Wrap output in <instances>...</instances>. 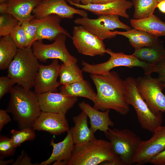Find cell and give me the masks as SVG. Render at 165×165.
I'll list each match as a JSON object with an SVG mask.
<instances>
[{"mask_svg":"<svg viewBox=\"0 0 165 165\" xmlns=\"http://www.w3.org/2000/svg\"><path fill=\"white\" fill-rule=\"evenodd\" d=\"M157 8L162 13L165 14V0L158 2Z\"/></svg>","mask_w":165,"mask_h":165,"instance_id":"b9f144b4","label":"cell"},{"mask_svg":"<svg viewBox=\"0 0 165 165\" xmlns=\"http://www.w3.org/2000/svg\"><path fill=\"white\" fill-rule=\"evenodd\" d=\"M60 66L57 59H53L48 65L40 64L34 87L35 93L57 92V88L60 85L57 81Z\"/></svg>","mask_w":165,"mask_h":165,"instance_id":"5bb4252c","label":"cell"},{"mask_svg":"<svg viewBox=\"0 0 165 165\" xmlns=\"http://www.w3.org/2000/svg\"><path fill=\"white\" fill-rule=\"evenodd\" d=\"M64 113L42 111L32 127L35 130L44 131L54 135L67 132L70 129Z\"/></svg>","mask_w":165,"mask_h":165,"instance_id":"2e32d148","label":"cell"},{"mask_svg":"<svg viewBox=\"0 0 165 165\" xmlns=\"http://www.w3.org/2000/svg\"><path fill=\"white\" fill-rule=\"evenodd\" d=\"M42 0H10L8 2V13L14 16L21 23L30 21L35 17L32 15L35 7Z\"/></svg>","mask_w":165,"mask_h":165,"instance_id":"7402d4cb","label":"cell"},{"mask_svg":"<svg viewBox=\"0 0 165 165\" xmlns=\"http://www.w3.org/2000/svg\"><path fill=\"white\" fill-rule=\"evenodd\" d=\"M134 8V19H139L153 14L158 3L157 0H132Z\"/></svg>","mask_w":165,"mask_h":165,"instance_id":"f1b7e54d","label":"cell"},{"mask_svg":"<svg viewBox=\"0 0 165 165\" xmlns=\"http://www.w3.org/2000/svg\"><path fill=\"white\" fill-rule=\"evenodd\" d=\"M20 23L16 18L10 13L0 14V37L9 35L13 28Z\"/></svg>","mask_w":165,"mask_h":165,"instance_id":"4dcf8cb0","label":"cell"},{"mask_svg":"<svg viewBox=\"0 0 165 165\" xmlns=\"http://www.w3.org/2000/svg\"><path fill=\"white\" fill-rule=\"evenodd\" d=\"M12 165H39V163H33L31 162V158L24 150Z\"/></svg>","mask_w":165,"mask_h":165,"instance_id":"d590c367","label":"cell"},{"mask_svg":"<svg viewBox=\"0 0 165 165\" xmlns=\"http://www.w3.org/2000/svg\"><path fill=\"white\" fill-rule=\"evenodd\" d=\"M117 15H100L96 19L87 17H78L75 19V24L81 26L101 40L115 38V29H122L127 31L131 28L122 22Z\"/></svg>","mask_w":165,"mask_h":165,"instance_id":"ba28073f","label":"cell"},{"mask_svg":"<svg viewBox=\"0 0 165 165\" xmlns=\"http://www.w3.org/2000/svg\"><path fill=\"white\" fill-rule=\"evenodd\" d=\"M59 92L67 96L85 97L94 103L97 96V93L89 82L84 79L70 84L62 85Z\"/></svg>","mask_w":165,"mask_h":165,"instance_id":"d4e9b609","label":"cell"},{"mask_svg":"<svg viewBox=\"0 0 165 165\" xmlns=\"http://www.w3.org/2000/svg\"><path fill=\"white\" fill-rule=\"evenodd\" d=\"M35 18L40 19L51 14H55L61 18L72 19L74 14L87 17L84 10L76 9L68 5L66 0H42L32 12Z\"/></svg>","mask_w":165,"mask_h":165,"instance_id":"4fadbf2b","label":"cell"},{"mask_svg":"<svg viewBox=\"0 0 165 165\" xmlns=\"http://www.w3.org/2000/svg\"><path fill=\"white\" fill-rule=\"evenodd\" d=\"M16 147L14 145L11 138L0 135V157L3 159L13 156L16 152Z\"/></svg>","mask_w":165,"mask_h":165,"instance_id":"d6a6232c","label":"cell"},{"mask_svg":"<svg viewBox=\"0 0 165 165\" xmlns=\"http://www.w3.org/2000/svg\"><path fill=\"white\" fill-rule=\"evenodd\" d=\"M9 35L18 49L26 47V35L21 23L13 28Z\"/></svg>","mask_w":165,"mask_h":165,"instance_id":"836d02e7","label":"cell"},{"mask_svg":"<svg viewBox=\"0 0 165 165\" xmlns=\"http://www.w3.org/2000/svg\"><path fill=\"white\" fill-rule=\"evenodd\" d=\"M6 110L0 109V131L4 126L11 121V119Z\"/></svg>","mask_w":165,"mask_h":165,"instance_id":"74e56055","label":"cell"},{"mask_svg":"<svg viewBox=\"0 0 165 165\" xmlns=\"http://www.w3.org/2000/svg\"><path fill=\"white\" fill-rule=\"evenodd\" d=\"M157 0V1L158 2L162 1H163V0Z\"/></svg>","mask_w":165,"mask_h":165,"instance_id":"c3c4849f","label":"cell"},{"mask_svg":"<svg viewBox=\"0 0 165 165\" xmlns=\"http://www.w3.org/2000/svg\"><path fill=\"white\" fill-rule=\"evenodd\" d=\"M156 72L158 74V78L163 83H165V59L157 64Z\"/></svg>","mask_w":165,"mask_h":165,"instance_id":"8d00e7d4","label":"cell"},{"mask_svg":"<svg viewBox=\"0 0 165 165\" xmlns=\"http://www.w3.org/2000/svg\"></svg>","mask_w":165,"mask_h":165,"instance_id":"f907efd6","label":"cell"},{"mask_svg":"<svg viewBox=\"0 0 165 165\" xmlns=\"http://www.w3.org/2000/svg\"><path fill=\"white\" fill-rule=\"evenodd\" d=\"M124 82L127 103L135 109L141 127L153 133L161 126L163 112L155 113L151 110L138 91L135 79L128 77L126 79Z\"/></svg>","mask_w":165,"mask_h":165,"instance_id":"5b68a950","label":"cell"},{"mask_svg":"<svg viewBox=\"0 0 165 165\" xmlns=\"http://www.w3.org/2000/svg\"><path fill=\"white\" fill-rule=\"evenodd\" d=\"M11 133V141L16 148L27 141L34 140L36 137L35 130L30 127L25 128L19 130H12Z\"/></svg>","mask_w":165,"mask_h":165,"instance_id":"f546056e","label":"cell"},{"mask_svg":"<svg viewBox=\"0 0 165 165\" xmlns=\"http://www.w3.org/2000/svg\"><path fill=\"white\" fill-rule=\"evenodd\" d=\"M113 31L116 35H121L127 38L131 46L135 49L162 43L158 38L145 31L135 28L125 31L115 30Z\"/></svg>","mask_w":165,"mask_h":165,"instance_id":"603a6c76","label":"cell"},{"mask_svg":"<svg viewBox=\"0 0 165 165\" xmlns=\"http://www.w3.org/2000/svg\"><path fill=\"white\" fill-rule=\"evenodd\" d=\"M153 134L150 139L142 141L132 158L131 165L150 163L155 156L165 149V126L159 127Z\"/></svg>","mask_w":165,"mask_h":165,"instance_id":"8fae6325","label":"cell"},{"mask_svg":"<svg viewBox=\"0 0 165 165\" xmlns=\"http://www.w3.org/2000/svg\"><path fill=\"white\" fill-rule=\"evenodd\" d=\"M18 49L10 35L0 37V70L8 68L15 57Z\"/></svg>","mask_w":165,"mask_h":165,"instance_id":"4316f807","label":"cell"},{"mask_svg":"<svg viewBox=\"0 0 165 165\" xmlns=\"http://www.w3.org/2000/svg\"><path fill=\"white\" fill-rule=\"evenodd\" d=\"M40 65L32 47L18 49L8 68V75L17 85L31 89L34 87Z\"/></svg>","mask_w":165,"mask_h":165,"instance_id":"3957f363","label":"cell"},{"mask_svg":"<svg viewBox=\"0 0 165 165\" xmlns=\"http://www.w3.org/2000/svg\"><path fill=\"white\" fill-rule=\"evenodd\" d=\"M16 82L8 75L0 77V99L12 90Z\"/></svg>","mask_w":165,"mask_h":165,"instance_id":"e575fe53","label":"cell"},{"mask_svg":"<svg viewBox=\"0 0 165 165\" xmlns=\"http://www.w3.org/2000/svg\"><path fill=\"white\" fill-rule=\"evenodd\" d=\"M102 165H124V163L118 156L115 155L114 158L112 161L102 163Z\"/></svg>","mask_w":165,"mask_h":165,"instance_id":"ab89813d","label":"cell"},{"mask_svg":"<svg viewBox=\"0 0 165 165\" xmlns=\"http://www.w3.org/2000/svg\"><path fill=\"white\" fill-rule=\"evenodd\" d=\"M150 163L154 165H165V149L155 156Z\"/></svg>","mask_w":165,"mask_h":165,"instance_id":"f35d334b","label":"cell"},{"mask_svg":"<svg viewBox=\"0 0 165 165\" xmlns=\"http://www.w3.org/2000/svg\"><path fill=\"white\" fill-rule=\"evenodd\" d=\"M72 33L73 43L80 53L93 57L103 56L106 53L103 41L81 26L73 27Z\"/></svg>","mask_w":165,"mask_h":165,"instance_id":"7c38bea8","label":"cell"},{"mask_svg":"<svg viewBox=\"0 0 165 165\" xmlns=\"http://www.w3.org/2000/svg\"><path fill=\"white\" fill-rule=\"evenodd\" d=\"M88 116L83 111L72 118L74 126L70 129L75 145L84 144L96 138L95 133L88 127Z\"/></svg>","mask_w":165,"mask_h":165,"instance_id":"44dd1931","label":"cell"},{"mask_svg":"<svg viewBox=\"0 0 165 165\" xmlns=\"http://www.w3.org/2000/svg\"><path fill=\"white\" fill-rule=\"evenodd\" d=\"M117 0H94L92 4H106L117 1Z\"/></svg>","mask_w":165,"mask_h":165,"instance_id":"7bdbcfd3","label":"cell"},{"mask_svg":"<svg viewBox=\"0 0 165 165\" xmlns=\"http://www.w3.org/2000/svg\"><path fill=\"white\" fill-rule=\"evenodd\" d=\"M78 105L79 108L89 118L90 128L94 133L99 130L105 133L110 129L109 127L114 126L109 116L110 109L101 112L84 101L79 103Z\"/></svg>","mask_w":165,"mask_h":165,"instance_id":"d6986e66","label":"cell"},{"mask_svg":"<svg viewBox=\"0 0 165 165\" xmlns=\"http://www.w3.org/2000/svg\"><path fill=\"white\" fill-rule=\"evenodd\" d=\"M67 36L62 33L53 43L48 44L44 43L42 40L35 41L31 47L34 54L42 62H45L49 59H57L66 65L77 63V59L69 53L66 47Z\"/></svg>","mask_w":165,"mask_h":165,"instance_id":"30bf717a","label":"cell"},{"mask_svg":"<svg viewBox=\"0 0 165 165\" xmlns=\"http://www.w3.org/2000/svg\"><path fill=\"white\" fill-rule=\"evenodd\" d=\"M3 159L0 157V165H6L9 164H12L15 161L13 159H10L6 160H4Z\"/></svg>","mask_w":165,"mask_h":165,"instance_id":"ee69618b","label":"cell"},{"mask_svg":"<svg viewBox=\"0 0 165 165\" xmlns=\"http://www.w3.org/2000/svg\"><path fill=\"white\" fill-rule=\"evenodd\" d=\"M61 19L55 14H51L40 19L35 18L38 26L35 41L44 39L54 41L62 33L71 38L69 33L61 26Z\"/></svg>","mask_w":165,"mask_h":165,"instance_id":"ac0fdd59","label":"cell"},{"mask_svg":"<svg viewBox=\"0 0 165 165\" xmlns=\"http://www.w3.org/2000/svg\"><path fill=\"white\" fill-rule=\"evenodd\" d=\"M69 4L78 8L90 12L95 14L100 15H117L128 18L127 10L133 6V3L127 0H117L111 3L104 4H94L83 5L75 3L70 1H66Z\"/></svg>","mask_w":165,"mask_h":165,"instance_id":"e0dca14e","label":"cell"},{"mask_svg":"<svg viewBox=\"0 0 165 165\" xmlns=\"http://www.w3.org/2000/svg\"><path fill=\"white\" fill-rule=\"evenodd\" d=\"M140 61L154 65L165 59V49L163 43L135 49L132 54Z\"/></svg>","mask_w":165,"mask_h":165,"instance_id":"484cf974","label":"cell"},{"mask_svg":"<svg viewBox=\"0 0 165 165\" xmlns=\"http://www.w3.org/2000/svg\"><path fill=\"white\" fill-rule=\"evenodd\" d=\"M8 2L0 4V14L8 13Z\"/></svg>","mask_w":165,"mask_h":165,"instance_id":"60d3db41","label":"cell"},{"mask_svg":"<svg viewBox=\"0 0 165 165\" xmlns=\"http://www.w3.org/2000/svg\"><path fill=\"white\" fill-rule=\"evenodd\" d=\"M136 80L138 91L151 110L155 113L165 112L163 83L151 75L140 76Z\"/></svg>","mask_w":165,"mask_h":165,"instance_id":"9c48e42d","label":"cell"},{"mask_svg":"<svg viewBox=\"0 0 165 165\" xmlns=\"http://www.w3.org/2000/svg\"><path fill=\"white\" fill-rule=\"evenodd\" d=\"M94 0H79L81 4L83 5H87L89 4L92 3V2Z\"/></svg>","mask_w":165,"mask_h":165,"instance_id":"f6af8a7d","label":"cell"},{"mask_svg":"<svg viewBox=\"0 0 165 165\" xmlns=\"http://www.w3.org/2000/svg\"><path fill=\"white\" fill-rule=\"evenodd\" d=\"M10 0H0V4L6 2H8Z\"/></svg>","mask_w":165,"mask_h":165,"instance_id":"7dc6e473","label":"cell"},{"mask_svg":"<svg viewBox=\"0 0 165 165\" xmlns=\"http://www.w3.org/2000/svg\"><path fill=\"white\" fill-rule=\"evenodd\" d=\"M115 156L109 141L96 139L82 145H75L68 165H97L111 161Z\"/></svg>","mask_w":165,"mask_h":165,"instance_id":"277c9868","label":"cell"},{"mask_svg":"<svg viewBox=\"0 0 165 165\" xmlns=\"http://www.w3.org/2000/svg\"><path fill=\"white\" fill-rule=\"evenodd\" d=\"M90 76L97 91L94 108L102 111L112 109L123 116L128 113L124 80L117 73L110 71L103 75L90 74Z\"/></svg>","mask_w":165,"mask_h":165,"instance_id":"6da1fadb","label":"cell"},{"mask_svg":"<svg viewBox=\"0 0 165 165\" xmlns=\"http://www.w3.org/2000/svg\"><path fill=\"white\" fill-rule=\"evenodd\" d=\"M66 1H70L75 3L80 4L79 0H66Z\"/></svg>","mask_w":165,"mask_h":165,"instance_id":"bcb514c9","label":"cell"},{"mask_svg":"<svg viewBox=\"0 0 165 165\" xmlns=\"http://www.w3.org/2000/svg\"><path fill=\"white\" fill-rule=\"evenodd\" d=\"M42 111L66 114L78 100V97L64 95L59 92H47L37 94Z\"/></svg>","mask_w":165,"mask_h":165,"instance_id":"9a60e30c","label":"cell"},{"mask_svg":"<svg viewBox=\"0 0 165 165\" xmlns=\"http://www.w3.org/2000/svg\"><path fill=\"white\" fill-rule=\"evenodd\" d=\"M163 86H164V88L165 89V83H163Z\"/></svg>","mask_w":165,"mask_h":165,"instance_id":"681fc988","label":"cell"},{"mask_svg":"<svg viewBox=\"0 0 165 165\" xmlns=\"http://www.w3.org/2000/svg\"><path fill=\"white\" fill-rule=\"evenodd\" d=\"M74 145L70 129L62 141L56 143L53 139H51L50 145L53 148L52 153L47 159L41 162L39 165H48L54 162L60 161H66L68 163L72 158Z\"/></svg>","mask_w":165,"mask_h":165,"instance_id":"ffe728a7","label":"cell"},{"mask_svg":"<svg viewBox=\"0 0 165 165\" xmlns=\"http://www.w3.org/2000/svg\"><path fill=\"white\" fill-rule=\"evenodd\" d=\"M105 134L115 155L124 165H130L132 158L142 142L141 138L128 129H109Z\"/></svg>","mask_w":165,"mask_h":165,"instance_id":"52a82bcc","label":"cell"},{"mask_svg":"<svg viewBox=\"0 0 165 165\" xmlns=\"http://www.w3.org/2000/svg\"><path fill=\"white\" fill-rule=\"evenodd\" d=\"M130 23L133 28L145 31L158 38L165 36V23L154 14L143 19H131Z\"/></svg>","mask_w":165,"mask_h":165,"instance_id":"cb8c5ba5","label":"cell"},{"mask_svg":"<svg viewBox=\"0 0 165 165\" xmlns=\"http://www.w3.org/2000/svg\"><path fill=\"white\" fill-rule=\"evenodd\" d=\"M10 98L6 111L12 114L19 130L32 128L42 111L37 94L31 89L17 85L10 93Z\"/></svg>","mask_w":165,"mask_h":165,"instance_id":"7a4b0ae2","label":"cell"},{"mask_svg":"<svg viewBox=\"0 0 165 165\" xmlns=\"http://www.w3.org/2000/svg\"><path fill=\"white\" fill-rule=\"evenodd\" d=\"M82 72L77 63L70 65L63 63L61 65L60 68L59 81L60 84L68 85L83 80Z\"/></svg>","mask_w":165,"mask_h":165,"instance_id":"83f0119b","label":"cell"},{"mask_svg":"<svg viewBox=\"0 0 165 165\" xmlns=\"http://www.w3.org/2000/svg\"><path fill=\"white\" fill-rule=\"evenodd\" d=\"M35 18L31 19L30 21H24L21 24V27L24 30L26 35V47H32L36 36L38 26Z\"/></svg>","mask_w":165,"mask_h":165,"instance_id":"1f68e13d","label":"cell"},{"mask_svg":"<svg viewBox=\"0 0 165 165\" xmlns=\"http://www.w3.org/2000/svg\"><path fill=\"white\" fill-rule=\"evenodd\" d=\"M105 52L110 55V57L105 62L92 64L82 61V71L90 74L103 75L108 73L111 70L115 67L125 66L129 68L140 67L143 69L145 76L151 75L152 73L156 72L157 65L141 61L133 54L127 55L122 52L116 53L110 49H106Z\"/></svg>","mask_w":165,"mask_h":165,"instance_id":"8992f818","label":"cell"}]
</instances>
